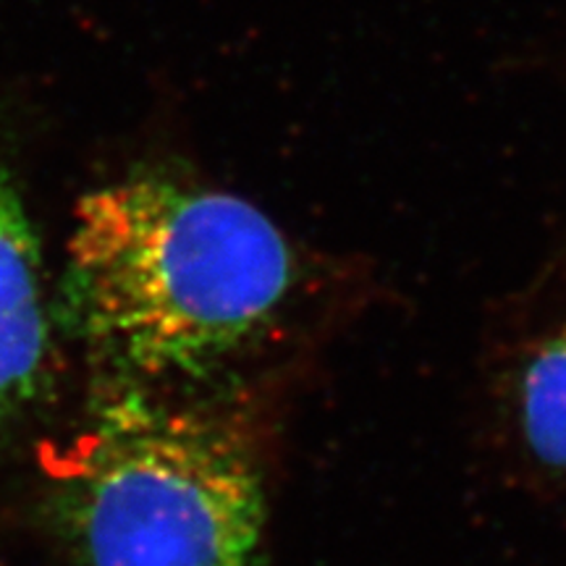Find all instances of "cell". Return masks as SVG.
Wrapping results in <instances>:
<instances>
[{"mask_svg":"<svg viewBox=\"0 0 566 566\" xmlns=\"http://www.w3.org/2000/svg\"><path fill=\"white\" fill-rule=\"evenodd\" d=\"M294 279L279 226L202 184L139 174L74 210L69 313L95 349L142 378L210 373L263 334Z\"/></svg>","mask_w":566,"mask_h":566,"instance_id":"obj_1","label":"cell"},{"mask_svg":"<svg viewBox=\"0 0 566 566\" xmlns=\"http://www.w3.org/2000/svg\"><path fill=\"white\" fill-rule=\"evenodd\" d=\"M520 417L530 451L566 470V325L543 342L522 375Z\"/></svg>","mask_w":566,"mask_h":566,"instance_id":"obj_4","label":"cell"},{"mask_svg":"<svg viewBox=\"0 0 566 566\" xmlns=\"http://www.w3.org/2000/svg\"><path fill=\"white\" fill-rule=\"evenodd\" d=\"M84 566H252L265 491L221 417L142 394L105 401L55 459Z\"/></svg>","mask_w":566,"mask_h":566,"instance_id":"obj_2","label":"cell"},{"mask_svg":"<svg viewBox=\"0 0 566 566\" xmlns=\"http://www.w3.org/2000/svg\"><path fill=\"white\" fill-rule=\"evenodd\" d=\"M45 359L38 242L17 189L0 168V409L38 391Z\"/></svg>","mask_w":566,"mask_h":566,"instance_id":"obj_3","label":"cell"}]
</instances>
